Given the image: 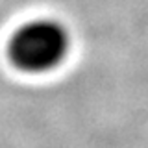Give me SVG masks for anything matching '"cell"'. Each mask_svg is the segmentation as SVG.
I'll return each mask as SVG.
<instances>
[{
  "instance_id": "1",
  "label": "cell",
  "mask_w": 148,
  "mask_h": 148,
  "mask_svg": "<svg viewBox=\"0 0 148 148\" xmlns=\"http://www.w3.org/2000/svg\"><path fill=\"white\" fill-rule=\"evenodd\" d=\"M71 50V34L52 17H37L18 24L8 39V58L18 71L43 74L58 69Z\"/></svg>"
}]
</instances>
